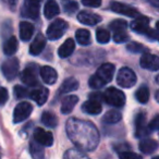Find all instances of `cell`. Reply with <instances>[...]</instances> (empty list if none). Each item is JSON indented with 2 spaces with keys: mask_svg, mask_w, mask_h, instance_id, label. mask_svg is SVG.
I'll return each instance as SVG.
<instances>
[{
  "mask_svg": "<svg viewBox=\"0 0 159 159\" xmlns=\"http://www.w3.org/2000/svg\"><path fill=\"white\" fill-rule=\"evenodd\" d=\"M66 133L72 143L82 152H92L99 143V133L92 122L70 118L66 121Z\"/></svg>",
  "mask_w": 159,
  "mask_h": 159,
  "instance_id": "6da1fadb",
  "label": "cell"
},
{
  "mask_svg": "<svg viewBox=\"0 0 159 159\" xmlns=\"http://www.w3.org/2000/svg\"><path fill=\"white\" fill-rule=\"evenodd\" d=\"M116 68L112 63H104L98 68L96 73L89 77V85L93 89H100L111 82Z\"/></svg>",
  "mask_w": 159,
  "mask_h": 159,
  "instance_id": "7a4b0ae2",
  "label": "cell"
},
{
  "mask_svg": "<svg viewBox=\"0 0 159 159\" xmlns=\"http://www.w3.org/2000/svg\"><path fill=\"white\" fill-rule=\"evenodd\" d=\"M102 99L111 107L122 108L125 104V95L122 91L116 87H109L102 94Z\"/></svg>",
  "mask_w": 159,
  "mask_h": 159,
  "instance_id": "3957f363",
  "label": "cell"
},
{
  "mask_svg": "<svg viewBox=\"0 0 159 159\" xmlns=\"http://www.w3.org/2000/svg\"><path fill=\"white\" fill-rule=\"evenodd\" d=\"M66 30H68V23L62 19H57L47 29V37L50 40H57L63 36Z\"/></svg>",
  "mask_w": 159,
  "mask_h": 159,
  "instance_id": "277c9868",
  "label": "cell"
},
{
  "mask_svg": "<svg viewBox=\"0 0 159 159\" xmlns=\"http://www.w3.org/2000/svg\"><path fill=\"white\" fill-rule=\"evenodd\" d=\"M136 74L130 68H122L118 72L117 83L123 89H130L136 83Z\"/></svg>",
  "mask_w": 159,
  "mask_h": 159,
  "instance_id": "5b68a950",
  "label": "cell"
},
{
  "mask_svg": "<svg viewBox=\"0 0 159 159\" xmlns=\"http://www.w3.org/2000/svg\"><path fill=\"white\" fill-rule=\"evenodd\" d=\"M19 69H20V63H19L18 58L10 57L9 59L5 60L1 66V71L7 80L11 81L14 80L19 74Z\"/></svg>",
  "mask_w": 159,
  "mask_h": 159,
  "instance_id": "8992f818",
  "label": "cell"
},
{
  "mask_svg": "<svg viewBox=\"0 0 159 159\" xmlns=\"http://www.w3.org/2000/svg\"><path fill=\"white\" fill-rule=\"evenodd\" d=\"M33 111V106L27 102H22L16 105L13 111V122L14 123H20V122L26 120L31 116Z\"/></svg>",
  "mask_w": 159,
  "mask_h": 159,
  "instance_id": "52a82bcc",
  "label": "cell"
},
{
  "mask_svg": "<svg viewBox=\"0 0 159 159\" xmlns=\"http://www.w3.org/2000/svg\"><path fill=\"white\" fill-rule=\"evenodd\" d=\"M37 69L38 66L35 63H31L23 70L21 73L20 77L24 84L29 85V86H36L38 83L37 79Z\"/></svg>",
  "mask_w": 159,
  "mask_h": 159,
  "instance_id": "ba28073f",
  "label": "cell"
},
{
  "mask_svg": "<svg viewBox=\"0 0 159 159\" xmlns=\"http://www.w3.org/2000/svg\"><path fill=\"white\" fill-rule=\"evenodd\" d=\"M42 0H25L22 9V16L25 18L35 19L39 16V8Z\"/></svg>",
  "mask_w": 159,
  "mask_h": 159,
  "instance_id": "9c48e42d",
  "label": "cell"
},
{
  "mask_svg": "<svg viewBox=\"0 0 159 159\" xmlns=\"http://www.w3.org/2000/svg\"><path fill=\"white\" fill-rule=\"evenodd\" d=\"M134 125H135V136H136L137 139L145 137L149 134V131H148V129H147V124H146L145 112L137 113L134 120Z\"/></svg>",
  "mask_w": 159,
  "mask_h": 159,
  "instance_id": "30bf717a",
  "label": "cell"
},
{
  "mask_svg": "<svg viewBox=\"0 0 159 159\" xmlns=\"http://www.w3.org/2000/svg\"><path fill=\"white\" fill-rule=\"evenodd\" d=\"M110 9L116 13L123 14V16H130V18H136L137 16H139V11L135 8L130 7V6L124 5V3L121 2H117V1H112L110 3Z\"/></svg>",
  "mask_w": 159,
  "mask_h": 159,
  "instance_id": "8fae6325",
  "label": "cell"
},
{
  "mask_svg": "<svg viewBox=\"0 0 159 159\" xmlns=\"http://www.w3.org/2000/svg\"><path fill=\"white\" fill-rule=\"evenodd\" d=\"M141 66L146 70L149 71H158L159 70V58L156 55H152V53H144L141 57L139 60Z\"/></svg>",
  "mask_w": 159,
  "mask_h": 159,
  "instance_id": "7c38bea8",
  "label": "cell"
},
{
  "mask_svg": "<svg viewBox=\"0 0 159 159\" xmlns=\"http://www.w3.org/2000/svg\"><path fill=\"white\" fill-rule=\"evenodd\" d=\"M34 139L43 146H51L53 144V136L50 132L45 131L43 128H37L34 132Z\"/></svg>",
  "mask_w": 159,
  "mask_h": 159,
  "instance_id": "4fadbf2b",
  "label": "cell"
},
{
  "mask_svg": "<svg viewBox=\"0 0 159 159\" xmlns=\"http://www.w3.org/2000/svg\"><path fill=\"white\" fill-rule=\"evenodd\" d=\"M131 29L139 34H145L149 29V19L144 16H137L131 23Z\"/></svg>",
  "mask_w": 159,
  "mask_h": 159,
  "instance_id": "5bb4252c",
  "label": "cell"
},
{
  "mask_svg": "<svg viewBox=\"0 0 159 159\" xmlns=\"http://www.w3.org/2000/svg\"><path fill=\"white\" fill-rule=\"evenodd\" d=\"M77 20H79V22L82 23V24L93 26V25L98 24L102 21V16L89 11H81L77 14Z\"/></svg>",
  "mask_w": 159,
  "mask_h": 159,
  "instance_id": "9a60e30c",
  "label": "cell"
},
{
  "mask_svg": "<svg viewBox=\"0 0 159 159\" xmlns=\"http://www.w3.org/2000/svg\"><path fill=\"white\" fill-rule=\"evenodd\" d=\"M39 73H40V77H42L43 82L46 83V84H49V85L55 84L58 79L57 71L49 66H43V68H40Z\"/></svg>",
  "mask_w": 159,
  "mask_h": 159,
  "instance_id": "2e32d148",
  "label": "cell"
},
{
  "mask_svg": "<svg viewBox=\"0 0 159 159\" xmlns=\"http://www.w3.org/2000/svg\"><path fill=\"white\" fill-rule=\"evenodd\" d=\"M29 96L31 97V99H33L37 105L42 106L47 102L49 96V91L45 87H37V89H33L32 92L29 93Z\"/></svg>",
  "mask_w": 159,
  "mask_h": 159,
  "instance_id": "e0dca14e",
  "label": "cell"
},
{
  "mask_svg": "<svg viewBox=\"0 0 159 159\" xmlns=\"http://www.w3.org/2000/svg\"><path fill=\"white\" fill-rule=\"evenodd\" d=\"M46 46V38L43 34H37L30 46V53L32 56H38Z\"/></svg>",
  "mask_w": 159,
  "mask_h": 159,
  "instance_id": "ac0fdd59",
  "label": "cell"
},
{
  "mask_svg": "<svg viewBox=\"0 0 159 159\" xmlns=\"http://www.w3.org/2000/svg\"><path fill=\"white\" fill-rule=\"evenodd\" d=\"M102 104L95 99H89L82 106V110L87 115H98L102 112Z\"/></svg>",
  "mask_w": 159,
  "mask_h": 159,
  "instance_id": "d6986e66",
  "label": "cell"
},
{
  "mask_svg": "<svg viewBox=\"0 0 159 159\" xmlns=\"http://www.w3.org/2000/svg\"><path fill=\"white\" fill-rule=\"evenodd\" d=\"M75 49V43L72 38H68L58 49V55L60 58H68L73 53Z\"/></svg>",
  "mask_w": 159,
  "mask_h": 159,
  "instance_id": "ffe728a7",
  "label": "cell"
},
{
  "mask_svg": "<svg viewBox=\"0 0 159 159\" xmlns=\"http://www.w3.org/2000/svg\"><path fill=\"white\" fill-rule=\"evenodd\" d=\"M79 102V97L75 95H70L63 98L61 104V112L63 115H69L74 109L75 105Z\"/></svg>",
  "mask_w": 159,
  "mask_h": 159,
  "instance_id": "44dd1931",
  "label": "cell"
},
{
  "mask_svg": "<svg viewBox=\"0 0 159 159\" xmlns=\"http://www.w3.org/2000/svg\"><path fill=\"white\" fill-rule=\"evenodd\" d=\"M60 13V9L58 3L55 0H47L44 8V14L47 19H52Z\"/></svg>",
  "mask_w": 159,
  "mask_h": 159,
  "instance_id": "7402d4cb",
  "label": "cell"
},
{
  "mask_svg": "<svg viewBox=\"0 0 159 159\" xmlns=\"http://www.w3.org/2000/svg\"><path fill=\"white\" fill-rule=\"evenodd\" d=\"M34 34V25L29 22L20 23V38L23 42H29Z\"/></svg>",
  "mask_w": 159,
  "mask_h": 159,
  "instance_id": "603a6c76",
  "label": "cell"
},
{
  "mask_svg": "<svg viewBox=\"0 0 159 159\" xmlns=\"http://www.w3.org/2000/svg\"><path fill=\"white\" fill-rule=\"evenodd\" d=\"M139 148L142 152H144L145 155H149L152 152H154L155 150L158 148V143L155 139H146L139 143Z\"/></svg>",
  "mask_w": 159,
  "mask_h": 159,
  "instance_id": "cb8c5ba5",
  "label": "cell"
},
{
  "mask_svg": "<svg viewBox=\"0 0 159 159\" xmlns=\"http://www.w3.org/2000/svg\"><path fill=\"white\" fill-rule=\"evenodd\" d=\"M79 89V82H77V80L74 79V77H69L62 83V85L60 86L59 89V94H66V93H70V92L73 91H76Z\"/></svg>",
  "mask_w": 159,
  "mask_h": 159,
  "instance_id": "d4e9b609",
  "label": "cell"
},
{
  "mask_svg": "<svg viewBox=\"0 0 159 159\" xmlns=\"http://www.w3.org/2000/svg\"><path fill=\"white\" fill-rule=\"evenodd\" d=\"M18 47H19L18 39L14 36H11L3 44V52H5L6 56H10L11 57V56H13L18 51Z\"/></svg>",
  "mask_w": 159,
  "mask_h": 159,
  "instance_id": "484cf974",
  "label": "cell"
},
{
  "mask_svg": "<svg viewBox=\"0 0 159 159\" xmlns=\"http://www.w3.org/2000/svg\"><path fill=\"white\" fill-rule=\"evenodd\" d=\"M122 119V115L120 111L116 110V109H111L108 112H106V115L102 118V122L107 124H116L118 122H120Z\"/></svg>",
  "mask_w": 159,
  "mask_h": 159,
  "instance_id": "4316f807",
  "label": "cell"
},
{
  "mask_svg": "<svg viewBox=\"0 0 159 159\" xmlns=\"http://www.w3.org/2000/svg\"><path fill=\"white\" fill-rule=\"evenodd\" d=\"M75 38L77 43L83 46H87L91 44V33L85 29H80L75 33Z\"/></svg>",
  "mask_w": 159,
  "mask_h": 159,
  "instance_id": "83f0119b",
  "label": "cell"
},
{
  "mask_svg": "<svg viewBox=\"0 0 159 159\" xmlns=\"http://www.w3.org/2000/svg\"><path fill=\"white\" fill-rule=\"evenodd\" d=\"M30 152H31V156L34 159H44L45 158V152L43 145L38 144L37 142H32L30 144Z\"/></svg>",
  "mask_w": 159,
  "mask_h": 159,
  "instance_id": "f1b7e54d",
  "label": "cell"
},
{
  "mask_svg": "<svg viewBox=\"0 0 159 159\" xmlns=\"http://www.w3.org/2000/svg\"><path fill=\"white\" fill-rule=\"evenodd\" d=\"M42 123L48 128H56L58 125V118L50 111H45L42 115Z\"/></svg>",
  "mask_w": 159,
  "mask_h": 159,
  "instance_id": "f546056e",
  "label": "cell"
},
{
  "mask_svg": "<svg viewBox=\"0 0 159 159\" xmlns=\"http://www.w3.org/2000/svg\"><path fill=\"white\" fill-rule=\"evenodd\" d=\"M135 97H136L137 102L141 104H146L149 99V89L146 85L141 86L135 93Z\"/></svg>",
  "mask_w": 159,
  "mask_h": 159,
  "instance_id": "4dcf8cb0",
  "label": "cell"
},
{
  "mask_svg": "<svg viewBox=\"0 0 159 159\" xmlns=\"http://www.w3.org/2000/svg\"><path fill=\"white\" fill-rule=\"evenodd\" d=\"M126 27H128V23L124 20H115L110 23V29L112 30L115 33H118V32H125Z\"/></svg>",
  "mask_w": 159,
  "mask_h": 159,
  "instance_id": "1f68e13d",
  "label": "cell"
},
{
  "mask_svg": "<svg viewBox=\"0 0 159 159\" xmlns=\"http://www.w3.org/2000/svg\"><path fill=\"white\" fill-rule=\"evenodd\" d=\"M96 39L100 44H107L110 40V34L107 30L105 29H99L96 32Z\"/></svg>",
  "mask_w": 159,
  "mask_h": 159,
  "instance_id": "d6a6232c",
  "label": "cell"
},
{
  "mask_svg": "<svg viewBox=\"0 0 159 159\" xmlns=\"http://www.w3.org/2000/svg\"><path fill=\"white\" fill-rule=\"evenodd\" d=\"M126 49H128L130 52H134V53H142V52H146L147 49L143 46L142 44H139V43H131L126 46Z\"/></svg>",
  "mask_w": 159,
  "mask_h": 159,
  "instance_id": "836d02e7",
  "label": "cell"
},
{
  "mask_svg": "<svg viewBox=\"0 0 159 159\" xmlns=\"http://www.w3.org/2000/svg\"><path fill=\"white\" fill-rule=\"evenodd\" d=\"M14 96L18 99H22V98H25L29 96V91L25 87L16 85V86H14Z\"/></svg>",
  "mask_w": 159,
  "mask_h": 159,
  "instance_id": "e575fe53",
  "label": "cell"
},
{
  "mask_svg": "<svg viewBox=\"0 0 159 159\" xmlns=\"http://www.w3.org/2000/svg\"><path fill=\"white\" fill-rule=\"evenodd\" d=\"M120 159H142V156L133 152H119Z\"/></svg>",
  "mask_w": 159,
  "mask_h": 159,
  "instance_id": "d590c367",
  "label": "cell"
},
{
  "mask_svg": "<svg viewBox=\"0 0 159 159\" xmlns=\"http://www.w3.org/2000/svg\"><path fill=\"white\" fill-rule=\"evenodd\" d=\"M113 40H115L116 43H118V44L128 42L129 35L125 32H118V33H115V35H113Z\"/></svg>",
  "mask_w": 159,
  "mask_h": 159,
  "instance_id": "8d00e7d4",
  "label": "cell"
},
{
  "mask_svg": "<svg viewBox=\"0 0 159 159\" xmlns=\"http://www.w3.org/2000/svg\"><path fill=\"white\" fill-rule=\"evenodd\" d=\"M158 126H159V117L156 116V117L150 121V123L147 125V129H148V131H149V133H152L158 130Z\"/></svg>",
  "mask_w": 159,
  "mask_h": 159,
  "instance_id": "74e56055",
  "label": "cell"
},
{
  "mask_svg": "<svg viewBox=\"0 0 159 159\" xmlns=\"http://www.w3.org/2000/svg\"><path fill=\"white\" fill-rule=\"evenodd\" d=\"M82 3L85 7L98 8L102 5V0H82Z\"/></svg>",
  "mask_w": 159,
  "mask_h": 159,
  "instance_id": "f35d334b",
  "label": "cell"
},
{
  "mask_svg": "<svg viewBox=\"0 0 159 159\" xmlns=\"http://www.w3.org/2000/svg\"><path fill=\"white\" fill-rule=\"evenodd\" d=\"M145 35L147 36V38L150 40H157L158 39V32H157V29L156 30L148 29L147 32L145 33Z\"/></svg>",
  "mask_w": 159,
  "mask_h": 159,
  "instance_id": "ab89813d",
  "label": "cell"
},
{
  "mask_svg": "<svg viewBox=\"0 0 159 159\" xmlns=\"http://www.w3.org/2000/svg\"><path fill=\"white\" fill-rule=\"evenodd\" d=\"M8 97H9V94H8L7 89L5 87H0V105L5 104L8 100Z\"/></svg>",
  "mask_w": 159,
  "mask_h": 159,
  "instance_id": "60d3db41",
  "label": "cell"
},
{
  "mask_svg": "<svg viewBox=\"0 0 159 159\" xmlns=\"http://www.w3.org/2000/svg\"><path fill=\"white\" fill-rule=\"evenodd\" d=\"M77 9V5L76 2H69L68 5H66V7H64V10H66V12H68V13H73L74 11H76Z\"/></svg>",
  "mask_w": 159,
  "mask_h": 159,
  "instance_id": "b9f144b4",
  "label": "cell"
},
{
  "mask_svg": "<svg viewBox=\"0 0 159 159\" xmlns=\"http://www.w3.org/2000/svg\"><path fill=\"white\" fill-rule=\"evenodd\" d=\"M5 1L9 6H12V7H14V6L16 5V2H18V0H5Z\"/></svg>",
  "mask_w": 159,
  "mask_h": 159,
  "instance_id": "7bdbcfd3",
  "label": "cell"
},
{
  "mask_svg": "<svg viewBox=\"0 0 159 159\" xmlns=\"http://www.w3.org/2000/svg\"><path fill=\"white\" fill-rule=\"evenodd\" d=\"M156 100H157V102H158V92H156Z\"/></svg>",
  "mask_w": 159,
  "mask_h": 159,
  "instance_id": "ee69618b",
  "label": "cell"
},
{
  "mask_svg": "<svg viewBox=\"0 0 159 159\" xmlns=\"http://www.w3.org/2000/svg\"><path fill=\"white\" fill-rule=\"evenodd\" d=\"M152 159H159V157H158V156H156V157H154Z\"/></svg>",
  "mask_w": 159,
  "mask_h": 159,
  "instance_id": "f6af8a7d",
  "label": "cell"
}]
</instances>
